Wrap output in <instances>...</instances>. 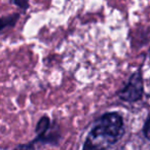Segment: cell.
<instances>
[{
	"mask_svg": "<svg viewBox=\"0 0 150 150\" xmlns=\"http://www.w3.org/2000/svg\"><path fill=\"white\" fill-rule=\"evenodd\" d=\"M125 135L122 117L116 112L104 114L84 142V149L107 148L116 144Z\"/></svg>",
	"mask_w": 150,
	"mask_h": 150,
	"instance_id": "6da1fadb",
	"label": "cell"
},
{
	"mask_svg": "<svg viewBox=\"0 0 150 150\" xmlns=\"http://www.w3.org/2000/svg\"><path fill=\"white\" fill-rule=\"evenodd\" d=\"M143 93V78L141 72L137 71L131 76L127 86L118 93V97L125 102H137L141 100Z\"/></svg>",
	"mask_w": 150,
	"mask_h": 150,
	"instance_id": "7a4b0ae2",
	"label": "cell"
},
{
	"mask_svg": "<svg viewBox=\"0 0 150 150\" xmlns=\"http://www.w3.org/2000/svg\"><path fill=\"white\" fill-rule=\"evenodd\" d=\"M19 18V15H13V16H9V17H5L2 19V26H1V29L4 30L5 27L7 26H13L16 23V21L18 20Z\"/></svg>",
	"mask_w": 150,
	"mask_h": 150,
	"instance_id": "3957f363",
	"label": "cell"
},
{
	"mask_svg": "<svg viewBox=\"0 0 150 150\" xmlns=\"http://www.w3.org/2000/svg\"><path fill=\"white\" fill-rule=\"evenodd\" d=\"M143 133H144V136L146 137V139H148L150 141V117L147 119L145 125H144Z\"/></svg>",
	"mask_w": 150,
	"mask_h": 150,
	"instance_id": "277c9868",
	"label": "cell"
},
{
	"mask_svg": "<svg viewBox=\"0 0 150 150\" xmlns=\"http://www.w3.org/2000/svg\"><path fill=\"white\" fill-rule=\"evenodd\" d=\"M13 2H15L19 7H21V8H23V9H26L28 7L27 0H13Z\"/></svg>",
	"mask_w": 150,
	"mask_h": 150,
	"instance_id": "5b68a950",
	"label": "cell"
}]
</instances>
